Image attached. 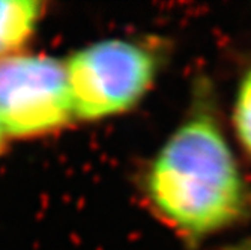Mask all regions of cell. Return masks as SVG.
<instances>
[{
  "mask_svg": "<svg viewBox=\"0 0 251 250\" xmlns=\"http://www.w3.org/2000/svg\"><path fill=\"white\" fill-rule=\"evenodd\" d=\"M250 250H251V249H250Z\"/></svg>",
  "mask_w": 251,
  "mask_h": 250,
  "instance_id": "cell-7",
  "label": "cell"
},
{
  "mask_svg": "<svg viewBox=\"0 0 251 250\" xmlns=\"http://www.w3.org/2000/svg\"><path fill=\"white\" fill-rule=\"evenodd\" d=\"M5 140H6V134H5V131H3L2 125H0V154H2V149H3Z\"/></svg>",
  "mask_w": 251,
  "mask_h": 250,
  "instance_id": "cell-6",
  "label": "cell"
},
{
  "mask_svg": "<svg viewBox=\"0 0 251 250\" xmlns=\"http://www.w3.org/2000/svg\"><path fill=\"white\" fill-rule=\"evenodd\" d=\"M74 121H102L139 104L152 87L158 57L128 39L90 44L63 60Z\"/></svg>",
  "mask_w": 251,
  "mask_h": 250,
  "instance_id": "cell-2",
  "label": "cell"
},
{
  "mask_svg": "<svg viewBox=\"0 0 251 250\" xmlns=\"http://www.w3.org/2000/svg\"><path fill=\"white\" fill-rule=\"evenodd\" d=\"M44 11L39 0H0V59L25 52Z\"/></svg>",
  "mask_w": 251,
  "mask_h": 250,
  "instance_id": "cell-4",
  "label": "cell"
},
{
  "mask_svg": "<svg viewBox=\"0 0 251 250\" xmlns=\"http://www.w3.org/2000/svg\"><path fill=\"white\" fill-rule=\"evenodd\" d=\"M146 194L158 214L190 240L235 224L248 193L226 136L208 109L182 122L151 162Z\"/></svg>",
  "mask_w": 251,
  "mask_h": 250,
  "instance_id": "cell-1",
  "label": "cell"
},
{
  "mask_svg": "<svg viewBox=\"0 0 251 250\" xmlns=\"http://www.w3.org/2000/svg\"><path fill=\"white\" fill-rule=\"evenodd\" d=\"M71 121L63 60L26 52L0 59V125L6 138H44Z\"/></svg>",
  "mask_w": 251,
  "mask_h": 250,
  "instance_id": "cell-3",
  "label": "cell"
},
{
  "mask_svg": "<svg viewBox=\"0 0 251 250\" xmlns=\"http://www.w3.org/2000/svg\"><path fill=\"white\" fill-rule=\"evenodd\" d=\"M233 125L241 143L251 155V68L244 74L238 87L233 107Z\"/></svg>",
  "mask_w": 251,
  "mask_h": 250,
  "instance_id": "cell-5",
  "label": "cell"
}]
</instances>
